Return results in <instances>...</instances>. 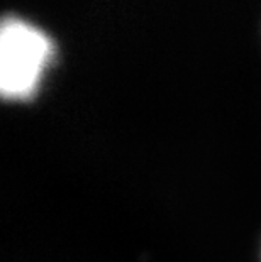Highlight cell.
<instances>
[{"label":"cell","instance_id":"obj_1","mask_svg":"<svg viewBox=\"0 0 261 262\" xmlns=\"http://www.w3.org/2000/svg\"><path fill=\"white\" fill-rule=\"evenodd\" d=\"M56 58V41L43 26L17 14L7 15L0 31V92L5 102L34 100Z\"/></svg>","mask_w":261,"mask_h":262}]
</instances>
